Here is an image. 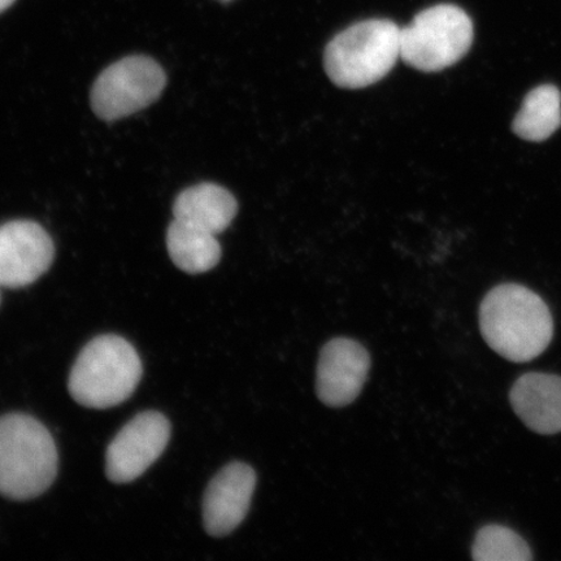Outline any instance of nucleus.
Here are the masks:
<instances>
[{"label": "nucleus", "mask_w": 561, "mask_h": 561, "mask_svg": "<svg viewBox=\"0 0 561 561\" xmlns=\"http://www.w3.org/2000/svg\"><path fill=\"white\" fill-rule=\"evenodd\" d=\"M480 329L488 345L510 362L536 359L550 346L553 320L550 308L523 285L503 284L483 298Z\"/></svg>", "instance_id": "1"}, {"label": "nucleus", "mask_w": 561, "mask_h": 561, "mask_svg": "<svg viewBox=\"0 0 561 561\" xmlns=\"http://www.w3.org/2000/svg\"><path fill=\"white\" fill-rule=\"evenodd\" d=\"M58 467V448L44 424L24 413L0 417V495L34 500L53 485Z\"/></svg>", "instance_id": "2"}, {"label": "nucleus", "mask_w": 561, "mask_h": 561, "mask_svg": "<svg viewBox=\"0 0 561 561\" xmlns=\"http://www.w3.org/2000/svg\"><path fill=\"white\" fill-rule=\"evenodd\" d=\"M142 371V362L128 341L118 335H101L77 357L68 389L77 403L107 410L128 401Z\"/></svg>", "instance_id": "3"}, {"label": "nucleus", "mask_w": 561, "mask_h": 561, "mask_svg": "<svg viewBox=\"0 0 561 561\" xmlns=\"http://www.w3.org/2000/svg\"><path fill=\"white\" fill-rule=\"evenodd\" d=\"M401 58V27L367 20L347 27L328 45L325 69L336 87L363 89L383 79Z\"/></svg>", "instance_id": "4"}, {"label": "nucleus", "mask_w": 561, "mask_h": 561, "mask_svg": "<svg viewBox=\"0 0 561 561\" xmlns=\"http://www.w3.org/2000/svg\"><path fill=\"white\" fill-rule=\"evenodd\" d=\"M473 35L472 20L459 7L434 5L401 30V58L423 72H439L465 58Z\"/></svg>", "instance_id": "5"}, {"label": "nucleus", "mask_w": 561, "mask_h": 561, "mask_svg": "<svg viewBox=\"0 0 561 561\" xmlns=\"http://www.w3.org/2000/svg\"><path fill=\"white\" fill-rule=\"evenodd\" d=\"M165 73L147 56H129L110 66L91 90V107L105 122L149 107L165 88Z\"/></svg>", "instance_id": "6"}, {"label": "nucleus", "mask_w": 561, "mask_h": 561, "mask_svg": "<svg viewBox=\"0 0 561 561\" xmlns=\"http://www.w3.org/2000/svg\"><path fill=\"white\" fill-rule=\"evenodd\" d=\"M171 438V423L157 411L139 413L126 424L105 453V474L115 483H129L142 476Z\"/></svg>", "instance_id": "7"}, {"label": "nucleus", "mask_w": 561, "mask_h": 561, "mask_svg": "<svg viewBox=\"0 0 561 561\" xmlns=\"http://www.w3.org/2000/svg\"><path fill=\"white\" fill-rule=\"evenodd\" d=\"M51 237L33 221H11L0 227V286L20 289L50 268Z\"/></svg>", "instance_id": "8"}, {"label": "nucleus", "mask_w": 561, "mask_h": 561, "mask_svg": "<svg viewBox=\"0 0 561 561\" xmlns=\"http://www.w3.org/2000/svg\"><path fill=\"white\" fill-rule=\"evenodd\" d=\"M370 369L366 347L350 339H334L321 350L316 391L328 407H346L359 397Z\"/></svg>", "instance_id": "9"}, {"label": "nucleus", "mask_w": 561, "mask_h": 561, "mask_svg": "<svg viewBox=\"0 0 561 561\" xmlns=\"http://www.w3.org/2000/svg\"><path fill=\"white\" fill-rule=\"evenodd\" d=\"M256 473L241 461L230 462L217 473L203 497V524L209 536L226 537L248 516Z\"/></svg>", "instance_id": "10"}, {"label": "nucleus", "mask_w": 561, "mask_h": 561, "mask_svg": "<svg viewBox=\"0 0 561 561\" xmlns=\"http://www.w3.org/2000/svg\"><path fill=\"white\" fill-rule=\"evenodd\" d=\"M516 415L530 431L543 436L561 432V377L526 374L510 391Z\"/></svg>", "instance_id": "11"}, {"label": "nucleus", "mask_w": 561, "mask_h": 561, "mask_svg": "<svg viewBox=\"0 0 561 561\" xmlns=\"http://www.w3.org/2000/svg\"><path fill=\"white\" fill-rule=\"evenodd\" d=\"M237 209V201L227 188L201 184L186 188L178 196L173 220L217 237L233 221Z\"/></svg>", "instance_id": "12"}, {"label": "nucleus", "mask_w": 561, "mask_h": 561, "mask_svg": "<svg viewBox=\"0 0 561 561\" xmlns=\"http://www.w3.org/2000/svg\"><path fill=\"white\" fill-rule=\"evenodd\" d=\"M168 252L181 271L199 275L220 262L221 245L217 237L173 220L167 233Z\"/></svg>", "instance_id": "13"}, {"label": "nucleus", "mask_w": 561, "mask_h": 561, "mask_svg": "<svg viewBox=\"0 0 561 561\" xmlns=\"http://www.w3.org/2000/svg\"><path fill=\"white\" fill-rule=\"evenodd\" d=\"M561 125V95L557 87L542 85L533 89L525 96L512 130L517 137L529 142H543Z\"/></svg>", "instance_id": "14"}, {"label": "nucleus", "mask_w": 561, "mask_h": 561, "mask_svg": "<svg viewBox=\"0 0 561 561\" xmlns=\"http://www.w3.org/2000/svg\"><path fill=\"white\" fill-rule=\"evenodd\" d=\"M476 561H529L528 543L507 526L491 524L477 531L472 546Z\"/></svg>", "instance_id": "15"}, {"label": "nucleus", "mask_w": 561, "mask_h": 561, "mask_svg": "<svg viewBox=\"0 0 561 561\" xmlns=\"http://www.w3.org/2000/svg\"><path fill=\"white\" fill-rule=\"evenodd\" d=\"M15 2L16 0H0V13L4 12L7 9H10V7Z\"/></svg>", "instance_id": "16"}]
</instances>
